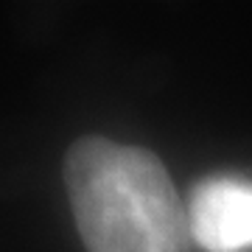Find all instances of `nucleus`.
Wrapping results in <instances>:
<instances>
[{
    "instance_id": "f257e3e1",
    "label": "nucleus",
    "mask_w": 252,
    "mask_h": 252,
    "mask_svg": "<svg viewBox=\"0 0 252 252\" xmlns=\"http://www.w3.org/2000/svg\"><path fill=\"white\" fill-rule=\"evenodd\" d=\"M64 185L87 252H188V210L152 152L79 137L64 154Z\"/></svg>"
},
{
    "instance_id": "f03ea898",
    "label": "nucleus",
    "mask_w": 252,
    "mask_h": 252,
    "mask_svg": "<svg viewBox=\"0 0 252 252\" xmlns=\"http://www.w3.org/2000/svg\"><path fill=\"white\" fill-rule=\"evenodd\" d=\"M188 230L205 252L252 250V182L235 177L199 182L188 205Z\"/></svg>"
}]
</instances>
